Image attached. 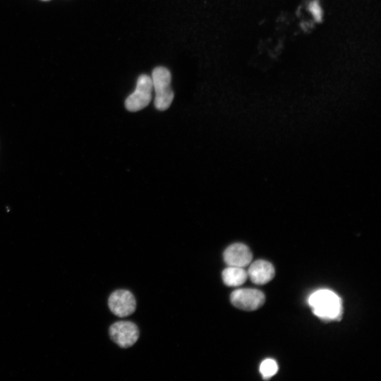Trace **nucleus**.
Returning a JSON list of instances; mask_svg holds the SVG:
<instances>
[{"mask_svg":"<svg viewBox=\"0 0 381 381\" xmlns=\"http://www.w3.org/2000/svg\"><path fill=\"white\" fill-rule=\"evenodd\" d=\"M224 283L229 286H238L242 285L248 278L247 272L243 267L228 266L222 272Z\"/></svg>","mask_w":381,"mask_h":381,"instance_id":"1a4fd4ad","label":"nucleus"},{"mask_svg":"<svg viewBox=\"0 0 381 381\" xmlns=\"http://www.w3.org/2000/svg\"><path fill=\"white\" fill-rule=\"evenodd\" d=\"M43 1H49V0H43Z\"/></svg>","mask_w":381,"mask_h":381,"instance_id":"9b49d317","label":"nucleus"},{"mask_svg":"<svg viewBox=\"0 0 381 381\" xmlns=\"http://www.w3.org/2000/svg\"><path fill=\"white\" fill-rule=\"evenodd\" d=\"M230 301L239 309L252 311L264 304L265 297L261 291L255 289H239L231 294Z\"/></svg>","mask_w":381,"mask_h":381,"instance_id":"20e7f679","label":"nucleus"},{"mask_svg":"<svg viewBox=\"0 0 381 381\" xmlns=\"http://www.w3.org/2000/svg\"><path fill=\"white\" fill-rule=\"evenodd\" d=\"M308 303L313 313L324 321H339L342 318L341 298L334 291L322 289L310 295Z\"/></svg>","mask_w":381,"mask_h":381,"instance_id":"f257e3e1","label":"nucleus"},{"mask_svg":"<svg viewBox=\"0 0 381 381\" xmlns=\"http://www.w3.org/2000/svg\"><path fill=\"white\" fill-rule=\"evenodd\" d=\"M111 339L122 348L133 346L139 337V330L137 325L130 321H119L109 328Z\"/></svg>","mask_w":381,"mask_h":381,"instance_id":"39448f33","label":"nucleus"},{"mask_svg":"<svg viewBox=\"0 0 381 381\" xmlns=\"http://www.w3.org/2000/svg\"><path fill=\"white\" fill-rule=\"evenodd\" d=\"M247 274L252 282L263 285L273 279L275 271L274 266L270 262L258 260L250 265Z\"/></svg>","mask_w":381,"mask_h":381,"instance_id":"6e6552de","label":"nucleus"},{"mask_svg":"<svg viewBox=\"0 0 381 381\" xmlns=\"http://www.w3.org/2000/svg\"><path fill=\"white\" fill-rule=\"evenodd\" d=\"M223 257L228 266L244 268L251 262L253 255L247 246L241 243H236L225 249Z\"/></svg>","mask_w":381,"mask_h":381,"instance_id":"0eeeda50","label":"nucleus"},{"mask_svg":"<svg viewBox=\"0 0 381 381\" xmlns=\"http://www.w3.org/2000/svg\"><path fill=\"white\" fill-rule=\"evenodd\" d=\"M108 305L114 315L123 318L130 315L135 311L136 301L129 291L117 290L110 295Z\"/></svg>","mask_w":381,"mask_h":381,"instance_id":"423d86ee","label":"nucleus"},{"mask_svg":"<svg viewBox=\"0 0 381 381\" xmlns=\"http://www.w3.org/2000/svg\"><path fill=\"white\" fill-rule=\"evenodd\" d=\"M153 90L151 77L140 75L136 83L135 90L128 95L125 101V107L130 111H138L147 107L152 99Z\"/></svg>","mask_w":381,"mask_h":381,"instance_id":"7ed1b4c3","label":"nucleus"},{"mask_svg":"<svg viewBox=\"0 0 381 381\" xmlns=\"http://www.w3.org/2000/svg\"><path fill=\"white\" fill-rule=\"evenodd\" d=\"M278 370L276 361L271 358L264 360L260 366V372L265 380H267L274 375Z\"/></svg>","mask_w":381,"mask_h":381,"instance_id":"9d476101","label":"nucleus"},{"mask_svg":"<svg viewBox=\"0 0 381 381\" xmlns=\"http://www.w3.org/2000/svg\"><path fill=\"white\" fill-rule=\"evenodd\" d=\"M150 77L155 92V106L158 110H166L170 107L174 97L171 88V73L165 67L157 66L153 69Z\"/></svg>","mask_w":381,"mask_h":381,"instance_id":"f03ea898","label":"nucleus"}]
</instances>
